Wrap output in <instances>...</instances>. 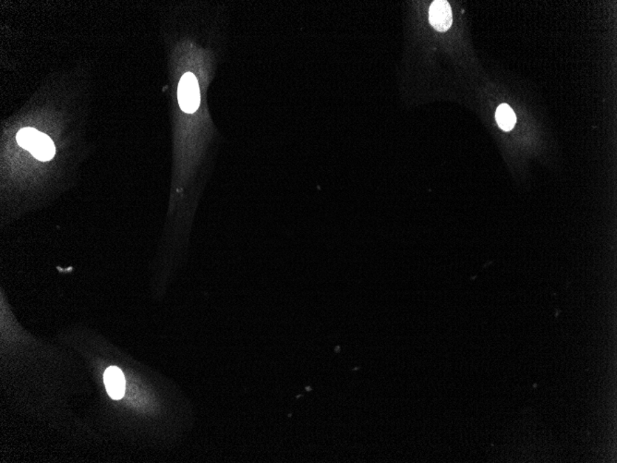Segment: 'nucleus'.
Here are the masks:
<instances>
[{
	"label": "nucleus",
	"mask_w": 617,
	"mask_h": 463,
	"mask_svg": "<svg viewBox=\"0 0 617 463\" xmlns=\"http://www.w3.org/2000/svg\"><path fill=\"white\" fill-rule=\"evenodd\" d=\"M200 89L194 75L187 73L180 79L178 88V99L180 109L186 113L196 112L200 106Z\"/></svg>",
	"instance_id": "obj_2"
},
{
	"label": "nucleus",
	"mask_w": 617,
	"mask_h": 463,
	"mask_svg": "<svg viewBox=\"0 0 617 463\" xmlns=\"http://www.w3.org/2000/svg\"><path fill=\"white\" fill-rule=\"evenodd\" d=\"M495 119L501 129L509 132L516 124V114L508 105L502 104L497 107Z\"/></svg>",
	"instance_id": "obj_5"
},
{
	"label": "nucleus",
	"mask_w": 617,
	"mask_h": 463,
	"mask_svg": "<svg viewBox=\"0 0 617 463\" xmlns=\"http://www.w3.org/2000/svg\"><path fill=\"white\" fill-rule=\"evenodd\" d=\"M17 142L40 161H49L56 153L53 141L33 128H24L17 133Z\"/></svg>",
	"instance_id": "obj_1"
},
{
	"label": "nucleus",
	"mask_w": 617,
	"mask_h": 463,
	"mask_svg": "<svg viewBox=\"0 0 617 463\" xmlns=\"http://www.w3.org/2000/svg\"><path fill=\"white\" fill-rule=\"evenodd\" d=\"M430 24L435 30L446 32L451 27L453 17L449 3L444 0H437L432 3L429 11Z\"/></svg>",
	"instance_id": "obj_3"
},
{
	"label": "nucleus",
	"mask_w": 617,
	"mask_h": 463,
	"mask_svg": "<svg viewBox=\"0 0 617 463\" xmlns=\"http://www.w3.org/2000/svg\"><path fill=\"white\" fill-rule=\"evenodd\" d=\"M104 386L107 393L113 400H120L125 392V379L120 368L109 367L104 374Z\"/></svg>",
	"instance_id": "obj_4"
}]
</instances>
